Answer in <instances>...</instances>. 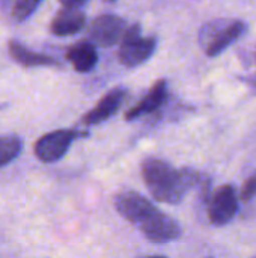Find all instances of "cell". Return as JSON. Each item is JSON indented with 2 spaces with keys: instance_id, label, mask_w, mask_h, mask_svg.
Returning <instances> with one entry per match:
<instances>
[{
  "instance_id": "9",
  "label": "cell",
  "mask_w": 256,
  "mask_h": 258,
  "mask_svg": "<svg viewBox=\"0 0 256 258\" xmlns=\"http://www.w3.org/2000/svg\"><path fill=\"white\" fill-rule=\"evenodd\" d=\"M113 206L125 221L136 227L155 209V206L148 198L134 190L119 192L113 200Z\"/></svg>"
},
{
  "instance_id": "18",
  "label": "cell",
  "mask_w": 256,
  "mask_h": 258,
  "mask_svg": "<svg viewBox=\"0 0 256 258\" xmlns=\"http://www.w3.org/2000/svg\"><path fill=\"white\" fill-rule=\"evenodd\" d=\"M204 258H216V257H213V255H207V257H204Z\"/></svg>"
},
{
  "instance_id": "8",
  "label": "cell",
  "mask_w": 256,
  "mask_h": 258,
  "mask_svg": "<svg viewBox=\"0 0 256 258\" xmlns=\"http://www.w3.org/2000/svg\"><path fill=\"white\" fill-rule=\"evenodd\" d=\"M84 5V2H62V8L50 24V32L56 36H69L81 32L86 26V15L80 8Z\"/></svg>"
},
{
  "instance_id": "17",
  "label": "cell",
  "mask_w": 256,
  "mask_h": 258,
  "mask_svg": "<svg viewBox=\"0 0 256 258\" xmlns=\"http://www.w3.org/2000/svg\"><path fill=\"white\" fill-rule=\"evenodd\" d=\"M146 258H166V257H163V255H152V257H146Z\"/></svg>"
},
{
  "instance_id": "5",
  "label": "cell",
  "mask_w": 256,
  "mask_h": 258,
  "mask_svg": "<svg viewBox=\"0 0 256 258\" xmlns=\"http://www.w3.org/2000/svg\"><path fill=\"white\" fill-rule=\"evenodd\" d=\"M140 233L152 243H169L181 237L183 230L180 224L157 207L137 225Z\"/></svg>"
},
{
  "instance_id": "15",
  "label": "cell",
  "mask_w": 256,
  "mask_h": 258,
  "mask_svg": "<svg viewBox=\"0 0 256 258\" xmlns=\"http://www.w3.org/2000/svg\"><path fill=\"white\" fill-rule=\"evenodd\" d=\"M39 5H41V2H32V0L15 2V3L12 5V9H11L12 20L17 21V23L26 21V20L38 9Z\"/></svg>"
},
{
  "instance_id": "13",
  "label": "cell",
  "mask_w": 256,
  "mask_h": 258,
  "mask_svg": "<svg viewBox=\"0 0 256 258\" xmlns=\"http://www.w3.org/2000/svg\"><path fill=\"white\" fill-rule=\"evenodd\" d=\"M9 54L15 62H18L20 65L27 67V68H32V67H56V65H59V62L53 56L38 53V51H32L26 45H23L20 41H15V39H12L9 42Z\"/></svg>"
},
{
  "instance_id": "16",
  "label": "cell",
  "mask_w": 256,
  "mask_h": 258,
  "mask_svg": "<svg viewBox=\"0 0 256 258\" xmlns=\"http://www.w3.org/2000/svg\"><path fill=\"white\" fill-rule=\"evenodd\" d=\"M253 198H256V174L246 180L241 190V200L244 203H250Z\"/></svg>"
},
{
  "instance_id": "1",
  "label": "cell",
  "mask_w": 256,
  "mask_h": 258,
  "mask_svg": "<svg viewBox=\"0 0 256 258\" xmlns=\"http://www.w3.org/2000/svg\"><path fill=\"white\" fill-rule=\"evenodd\" d=\"M140 172L152 198L163 204H180L201 177V172L192 168L175 169L167 162L154 157L143 160Z\"/></svg>"
},
{
  "instance_id": "6",
  "label": "cell",
  "mask_w": 256,
  "mask_h": 258,
  "mask_svg": "<svg viewBox=\"0 0 256 258\" xmlns=\"http://www.w3.org/2000/svg\"><path fill=\"white\" fill-rule=\"evenodd\" d=\"M127 29L128 27L124 18L115 14H101L92 21L89 27V39L94 45L112 47L122 41Z\"/></svg>"
},
{
  "instance_id": "4",
  "label": "cell",
  "mask_w": 256,
  "mask_h": 258,
  "mask_svg": "<svg viewBox=\"0 0 256 258\" xmlns=\"http://www.w3.org/2000/svg\"><path fill=\"white\" fill-rule=\"evenodd\" d=\"M88 136L86 132L74 130V128H62L50 132L41 136L35 144V156L44 163H54L60 160L69 150L71 144L75 139Z\"/></svg>"
},
{
  "instance_id": "14",
  "label": "cell",
  "mask_w": 256,
  "mask_h": 258,
  "mask_svg": "<svg viewBox=\"0 0 256 258\" xmlns=\"http://www.w3.org/2000/svg\"><path fill=\"white\" fill-rule=\"evenodd\" d=\"M23 150V142L17 136H0V168L11 163Z\"/></svg>"
},
{
  "instance_id": "2",
  "label": "cell",
  "mask_w": 256,
  "mask_h": 258,
  "mask_svg": "<svg viewBox=\"0 0 256 258\" xmlns=\"http://www.w3.org/2000/svg\"><path fill=\"white\" fill-rule=\"evenodd\" d=\"M247 23L234 18H216L205 23L199 30V45L210 57L223 53L247 32Z\"/></svg>"
},
{
  "instance_id": "3",
  "label": "cell",
  "mask_w": 256,
  "mask_h": 258,
  "mask_svg": "<svg viewBox=\"0 0 256 258\" xmlns=\"http://www.w3.org/2000/svg\"><path fill=\"white\" fill-rule=\"evenodd\" d=\"M157 48V38L143 36L140 24H133L127 29L121 47H119V60L127 68H136L143 65L151 59Z\"/></svg>"
},
{
  "instance_id": "7",
  "label": "cell",
  "mask_w": 256,
  "mask_h": 258,
  "mask_svg": "<svg viewBox=\"0 0 256 258\" xmlns=\"http://www.w3.org/2000/svg\"><path fill=\"white\" fill-rule=\"evenodd\" d=\"M238 212V198L232 184L220 186L208 203V221L216 227L228 225Z\"/></svg>"
},
{
  "instance_id": "11",
  "label": "cell",
  "mask_w": 256,
  "mask_h": 258,
  "mask_svg": "<svg viewBox=\"0 0 256 258\" xmlns=\"http://www.w3.org/2000/svg\"><path fill=\"white\" fill-rule=\"evenodd\" d=\"M167 97H169L167 82L166 80H157L152 85V88L148 91V94L125 113V119L134 121V119H139L145 115L155 112L157 109H160L167 101Z\"/></svg>"
},
{
  "instance_id": "10",
  "label": "cell",
  "mask_w": 256,
  "mask_h": 258,
  "mask_svg": "<svg viewBox=\"0 0 256 258\" xmlns=\"http://www.w3.org/2000/svg\"><path fill=\"white\" fill-rule=\"evenodd\" d=\"M128 95V91L125 88H115L112 91H109L83 118L81 122L86 125H95V124H101L106 119H109L110 116H113L121 106L124 104L125 98Z\"/></svg>"
},
{
  "instance_id": "12",
  "label": "cell",
  "mask_w": 256,
  "mask_h": 258,
  "mask_svg": "<svg viewBox=\"0 0 256 258\" xmlns=\"http://www.w3.org/2000/svg\"><path fill=\"white\" fill-rule=\"evenodd\" d=\"M66 60L77 73H89L98 63L97 47L89 41H81L71 45L66 51Z\"/></svg>"
}]
</instances>
